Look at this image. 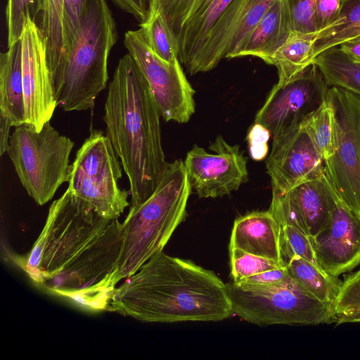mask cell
Returning a JSON list of instances; mask_svg holds the SVG:
<instances>
[{
    "label": "cell",
    "mask_w": 360,
    "mask_h": 360,
    "mask_svg": "<svg viewBox=\"0 0 360 360\" xmlns=\"http://www.w3.org/2000/svg\"><path fill=\"white\" fill-rule=\"evenodd\" d=\"M122 224L106 219L68 187L18 263L32 281L90 311L108 310L116 288Z\"/></svg>",
    "instance_id": "cell-1"
},
{
    "label": "cell",
    "mask_w": 360,
    "mask_h": 360,
    "mask_svg": "<svg viewBox=\"0 0 360 360\" xmlns=\"http://www.w3.org/2000/svg\"><path fill=\"white\" fill-rule=\"evenodd\" d=\"M108 310L149 323L219 321L233 314L227 285L214 273L162 251L115 288Z\"/></svg>",
    "instance_id": "cell-2"
},
{
    "label": "cell",
    "mask_w": 360,
    "mask_h": 360,
    "mask_svg": "<svg viewBox=\"0 0 360 360\" xmlns=\"http://www.w3.org/2000/svg\"><path fill=\"white\" fill-rule=\"evenodd\" d=\"M103 121L129 183L131 207L148 199L168 165L161 139L159 108L149 85L129 53L109 83Z\"/></svg>",
    "instance_id": "cell-3"
},
{
    "label": "cell",
    "mask_w": 360,
    "mask_h": 360,
    "mask_svg": "<svg viewBox=\"0 0 360 360\" xmlns=\"http://www.w3.org/2000/svg\"><path fill=\"white\" fill-rule=\"evenodd\" d=\"M191 188L184 162L175 160L168 162L152 195L142 203L130 207L122 223L117 283L162 251L185 217Z\"/></svg>",
    "instance_id": "cell-4"
},
{
    "label": "cell",
    "mask_w": 360,
    "mask_h": 360,
    "mask_svg": "<svg viewBox=\"0 0 360 360\" xmlns=\"http://www.w3.org/2000/svg\"><path fill=\"white\" fill-rule=\"evenodd\" d=\"M117 39L115 21L106 0H87L80 29L53 89L64 111L91 110L107 86L108 60Z\"/></svg>",
    "instance_id": "cell-5"
},
{
    "label": "cell",
    "mask_w": 360,
    "mask_h": 360,
    "mask_svg": "<svg viewBox=\"0 0 360 360\" xmlns=\"http://www.w3.org/2000/svg\"><path fill=\"white\" fill-rule=\"evenodd\" d=\"M73 147L74 142L50 121L39 130L28 124L15 127L6 153L21 184L38 205L48 202L68 181Z\"/></svg>",
    "instance_id": "cell-6"
},
{
    "label": "cell",
    "mask_w": 360,
    "mask_h": 360,
    "mask_svg": "<svg viewBox=\"0 0 360 360\" xmlns=\"http://www.w3.org/2000/svg\"><path fill=\"white\" fill-rule=\"evenodd\" d=\"M233 314L259 326L330 323L331 305L320 302L293 278L274 285L230 283Z\"/></svg>",
    "instance_id": "cell-7"
},
{
    "label": "cell",
    "mask_w": 360,
    "mask_h": 360,
    "mask_svg": "<svg viewBox=\"0 0 360 360\" xmlns=\"http://www.w3.org/2000/svg\"><path fill=\"white\" fill-rule=\"evenodd\" d=\"M122 169L106 135L91 131L70 165L68 188L101 216L118 219L129 205V191L122 189Z\"/></svg>",
    "instance_id": "cell-8"
},
{
    "label": "cell",
    "mask_w": 360,
    "mask_h": 360,
    "mask_svg": "<svg viewBox=\"0 0 360 360\" xmlns=\"http://www.w3.org/2000/svg\"><path fill=\"white\" fill-rule=\"evenodd\" d=\"M339 139L335 154L324 161L326 175L340 198L360 217V98L339 87H328Z\"/></svg>",
    "instance_id": "cell-9"
},
{
    "label": "cell",
    "mask_w": 360,
    "mask_h": 360,
    "mask_svg": "<svg viewBox=\"0 0 360 360\" xmlns=\"http://www.w3.org/2000/svg\"><path fill=\"white\" fill-rule=\"evenodd\" d=\"M124 44L146 79L162 118L167 122H188L195 112V91L181 63L172 64L158 57L140 29L127 31Z\"/></svg>",
    "instance_id": "cell-10"
},
{
    "label": "cell",
    "mask_w": 360,
    "mask_h": 360,
    "mask_svg": "<svg viewBox=\"0 0 360 360\" xmlns=\"http://www.w3.org/2000/svg\"><path fill=\"white\" fill-rule=\"evenodd\" d=\"M190 75L201 72L204 51L219 17L233 0H158Z\"/></svg>",
    "instance_id": "cell-11"
},
{
    "label": "cell",
    "mask_w": 360,
    "mask_h": 360,
    "mask_svg": "<svg viewBox=\"0 0 360 360\" xmlns=\"http://www.w3.org/2000/svg\"><path fill=\"white\" fill-rule=\"evenodd\" d=\"M211 153L194 145L184 162L191 183L199 198H219L237 191L248 179L247 158L240 146L218 136L210 145Z\"/></svg>",
    "instance_id": "cell-12"
},
{
    "label": "cell",
    "mask_w": 360,
    "mask_h": 360,
    "mask_svg": "<svg viewBox=\"0 0 360 360\" xmlns=\"http://www.w3.org/2000/svg\"><path fill=\"white\" fill-rule=\"evenodd\" d=\"M328 86L319 68L312 63L288 83L274 85L255 123L274 137L300 123L326 98Z\"/></svg>",
    "instance_id": "cell-13"
},
{
    "label": "cell",
    "mask_w": 360,
    "mask_h": 360,
    "mask_svg": "<svg viewBox=\"0 0 360 360\" xmlns=\"http://www.w3.org/2000/svg\"><path fill=\"white\" fill-rule=\"evenodd\" d=\"M272 192L285 193L324 173V160L301 122L273 137L266 161Z\"/></svg>",
    "instance_id": "cell-14"
},
{
    "label": "cell",
    "mask_w": 360,
    "mask_h": 360,
    "mask_svg": "<svg viewBox=\"0 0 360 360\" xmlns=\"http://www.w3.org/2000/svg\"><path fill=\"white\" fill-rule=\"evenodd\" d=\"M20 40L25 124L39 130L51 120L57 107L46 46L39 27L30 18L25 25Z\"/></svg>",
    "instance_id": "cell-15"
},
{
    "label": "cell",
    "mask_w": 360,
    "mask_h": 360,
    "mask_svg": "<svg viewBox=\"0 0 360 360\" xmlns=\"http://www.w3.org/2000/svg\"><path fill=\"white\" fill-rule=\"evenodd\" d=\"M335 191L324 173L319 179L304 182L285 193L272 192L269 211L281 226H292L314 237L330 221Z\"/></svg>",
    "instance_id": "cell-16"
},
{
    "label": "cell",
    "mask_w": 360,
    "mask_h": 360,
    "mask_svg": "<svg viewBox=\"0 0 360 360\" xmlns=\"http://www.w3.org/2000/svg\"><path fill=\"white\" fill-rule=\"evenodd\" d=\"M321 268L338 277L360 264V217L349 209L336 190L328 226L309 237Z\"/></svg>",
    "instance_id": "cell-17"
},
{
    "label": "cell",
    "mask_w": 360,
    "mask_h": 360,
    "mask_svg": "<svg viewBox=\"0 0 360 360\" xmlns=\"http://www.w3.org/2000/svg\"><path fill=\"white\" fill-rule=\"evenodd\" d=\"M275 0H233L214 26L203 54L201 72L230 56L255 28Z\"/></svg>",
    "instance_id": "cell-18"
},
{
    "label": "cell",
    "mask_w": 360,
    "mask_h": 360,
    "mask_svg": "<svg viewBox=\"0 0 360 360\" xmlns=\"http://www.w3.org/2000/svg\"><path fill=\"white\" fill-rule=\"evenodd\" d=\"M280 233L281 225L269 210L252 212L235 220L229 248H238L285 264L280 250Z\"/></svg>",
    "instance_id": "cell-19"
},
{
    "label": "cell",
    "mask_w": 360,
    "mask_h": 360,
    "mask_svg": "<svg viewBox=\"0 0 360 360\" xmlns=\"http://www.w3.org/2000/svg\"><path fill=\"white\" fill-rule=\"evenodd\" d=\"M291 32L286 0H275L229 58L254 56L264 62L286 41Z\"/></svg>",
    "instance_id": "cell-20"
},
{
    "label": "cell",
    "mask_w": 360,
    "mask_h": 360,
    "mask_svg": "<svg viewBox=\"0 0 360 360\" xmlns=\"http://www.w3.org/2000/svg\"><path fill=\"white\" fill-rule=\"evenodd\" d=\"M0 115L15 127L26 123L20 39L0 54Z\"/></svg>",
    "instance_id": "cell-21"
},
{
    "label": "cell",
    "mask_w": 360,
    "mask_h": 360,
    "mask_svg": "<svg viewBox=\"0 0 360 360\" xmlns=\"http://www.w3.org/2000/svg\"><path fill=\"white\" fill-rule=\"evenodd\" d=\"M315 35L292 32L286 41L264 61L277 69L276 86L288 83L313 63L311 51Z\"/></svg>",
    "instance_id": "cell-22"
},
{
    "label": "cell",
    "mask_w": 360,
    "mask_h": 360,
    "mask_svg": "<svg viewBox=\"0 0 360 360\" xmlns=\"http://www.w3.org/2000/svg\"><path fill=\"white\" fill-rule=\"evenodd\" d=\"M360 37V0H342L335 19L316 33L311 58L323 51Z\"/></svg>",
    "instance_id": "cell-23"
},
{
    "label": "cell",
    "mask_w": 360,
    "mask_h": 360,
    "mask_svg": "<svg viewBox=\"0 0 360 360\" xmlns=\"http://www.w3.org/2000/svg\"><path fill=\"white\" fill-rule=\"evenodd\" d=\"M62 6L63 0H45L39 26L46 46L53 89L60 79L65 61L62 31Z\"/></svg>",
    "instance_id": "cell-24"
},
{
    "label": "cell",
    "mask_w": 360,
    "mask_h": 360,
    "mask_svg": "<svg viewBox=\"0 0 360 360\" xmlns=\"http://www.w3.org/2000/svg\"><path fill=\"white\" fill-rule=\"evenodd\" d=\"M288 272L302 288L321 302L333 304L342 281L329 275L319 266L295 256L285 264Z\"/></svg>",
    "instance_id": "cell-25"
},
{
    "label": "cell",
    "mask_w": 360,
    "mask_h": 360,
    "mask_svg": "<svg viewBox=\"0 0 360 360\" xmlns=\"http://www.w3.org/2000/svg\"><path fill=\"white\" fill-rule=\"evenodd\" d=\"M328 87H339L360 98V63L353 61L339 46L321 53L314 60Z\"/></svg>",
    "instance_id": "cell-26"
},
{
    "label": "cell",
    "mask_w": 360,
    "mask_h": 360,
    "mask_svg": "<svg viewBox=\"0 0 360 360\" xmlns=\"http://www.w3.org/2000/svg\"><path fill=\"white\" fill-rule=\"evenodd\" d=\"M301 124L324 161L335 154L339 129L334 108L327 97Z\"/></svg>",
    "instance_id": "cell-27"
},
{
    "label": "cell",
    "mask_w": 360,
    "mask_h": 360,
    "mask_svg": "<svg viewBox=\"0 0 360 360\" xmlns=\"http://www.w3.org/2000/svg\"><path fill=\"white\" fill-rule=\"evenodd\" d=\"M139 27L147 44L158 57L172 64L180 62L174 37L158 0H149L147 17Z\"/></svg>",
    "instance_id": "cell-28"
},
{
    "label": "cell",
    "mask_w": 360,
    "mask_h": 360,
    "mask_svg": "<svg viewBox=\"0 0 360 360\" xmlns=\"http://www.w3.org/2000/svg\"><path fill=\"white\" fill-rule=\"evenodd\" d=\"M45 0H8L6 15L8 30V47L20 39L28 18L36 22Z\"/></svg>",
    "instance_id": "cell-29"
},
{
    "label": "cell",
    "mask_w": 360,
    "mask_h": 360,
    "mask_svg": "<svg viewBox=\"0 0 360 360\" xmlns=\"http://www.w3.org/2000/svg\"><path fill=\"white\" fill-rule=\"evenodd\" d=\"M360 310V270L344 276L339 293L333 304V318L330 323L340 321Z\"/></svg>",
    "instance_id": "cell-30"
},
{
    "label": "cell",
    "mask_w": 360,
    "mask_h": 360,
    "mask_svg": "<svg viewBox=\"0 0 360 360\" xmlns=\"http://www.w3.org/2000/svg\"><path fill=\"white\" fill-rule=\"evenodd\" d=\"M229 250L231 274L233 283H238L245 278L285 265L238 248Z\"/></svg>",
    "instance_id": "cell-31"
},
{
    "label": "cell",
    "mask_w": 360,
    "mask_h": 360,
    "mask_svg": "<svg viewBox=\"0 0 360 360\" xmlns=\"http://www.w3.org/2000/svg\"><path fill=\"white\" fill-rule=\"evenodd\" d=\"M280 250L285 264L298 256L319 266L309 236L292 226H281Z\"/></svg>",
    "instance_id": "cell-32"
},
{
    "label": "cell",
    "mask_w": 360,
    "mask_h": 360,
    "mask_svg": "<svg viewBox=\"0 0 360 360\" xmlns=\"http://www.w3.org/2000/svg\"><path fill=\"white\" fill-rule=\"evenodd\" d=\"M86 1L87 0H63L62 31L65 64L80 29Z\"/></svg>",
    "instance_id": "cell-33"
},
{
    "label": "cell",
    "mask_w": 360,
    "mask_h": 360,
    "mask_svg": "<svg viewBox=\"0 0 360 360\" xmlns=\"http://www.w3.org/2000/svg\"><path fill=\"white\" fill-rule=\"evenodd\" d=\"M286 3L292 32L316 34V0H286Z\"/></svg>",
    "instance_id": "cell-34"
},
{
    "label": "cell",
    "mask_w": 360,
    "mask_h": 360,
    "mask_svg": "<svg viewBox=\"0 0 360 360\" xmlns=\"http://www.w3.org/2000/svg\"><path fill=\"white\" fill-rule=\"evenodd\" d=\"M270 133L262 125L255 123L248 135L249 150L255 160L264 159L268 152V141Z\"/></svg>",
    "instance_id": "cell-35"
},
{
    "label": "cell",
    "mask_w": 360,
    "mask_h": 360,
    "mask_svg": "<svg viewBox=\"0 0 360 360\" xmlns=\"http://www.w3.org/2000/svg\"><path fill=\"white\" fill-rule=\"evenodd\" d=\"M342 0H316V24L318 32L336 17Z\"/></svg>",
    "instance_id": "cell-36"
},
{
    "label": "cell",
    "mask_w": 360,
    "mask_h": 360,
    "mask_svg": "<svg viewBox=\"0 0 360 360\" xmlns=\"http://www.w3.org/2000/svg\"><path fill=\"white\" fill-rule=\"evenodd\" d=\"M289 277L286 266H279L245 278L238 283L257 285H274L280 283Z\"/></svg>",
    "instance_id": "cell-37"
},
{
    "label": "cell",
    "mask_w": 360,
    "mask_h": 360,
    "mask_svg": "<svg viewBox=\"0 0 360 360\" xmlns=\"http://www.w3.org/2000/svg\"><path fill=\"white\" fill-rule=\"evenodd\" d=\"M124 12L132 15L140 22L147 17L149 0H111Z\"/></svg>",
    "instance_id": "cell-38"
},
{
    "label": "cell",
    "mask_w": 360,
    "mask_h": 360,
    "mask_svg": "<svg viewBox=\"0 0 360 360\" xmlns=\"http://www.w3.org/2000/svg\"><path fill=\"white\" fill-rule=\"evenodd\" d=\"M13 124L10 120L0 115V154L3 155L9 147L10 129Z\"/></svg>",
    "instance_id": "cell-39"
},
{
    "label": "cell",
    "mask_w": 360,
    "mask_h": 360,
    "mask_svg": "<svg viewBox=\"0 0 360 360\" xmlns=\"http://www.w3.org/2000/svg\"><path fill=\"white\" fill-rule=\"evenodd\" d=\"M339 47L353 61L360 63V37L347 41Z\"/></svg>",
    "instance_id": "cell-40"
},
{
    "label": "cell",
    "mask_w": 360,
    "mask_h": 360,
    "mask_svg": "<svg viewBox=\"0 0 360 360\" xmlns=\"http://www.w3.org/2000/svg\"><path fill=\"white\" fill-rule=\"evenodd\" d=\"M351 322H360V310H359L356 313L343 319L340 321V324L344 323H351Z\"/></svg>",
    "instance_id": "cell-41"
},
{
    "label": "cell",
    "mask_w": 360,
    "mask_h": 360,
    "mask_svg": "<svg viewBox=\"0 0 360 360\" xmlns=\"http://www.w3.org/2000/svg\"></svg>",
    "instance_id": "cell-42"
}]
</instances>
